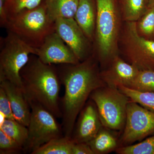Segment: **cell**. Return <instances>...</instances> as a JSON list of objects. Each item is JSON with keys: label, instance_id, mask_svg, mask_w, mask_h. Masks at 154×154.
<instances>
[{"label": "cell", "instance_id": "cell-1", "mask_svg": "<svg viewBox=\"0 0 154 154\" xmlns=\"http://www.w3.org/2000/svg\"><path fill=\"white\" fill-rule=\"evenodd\" d=\"M61 83L65 88L62 100V127L64 136L71 137L77 117L92 92L105 86L94 54L75 64L57 65Z\"/></svg>", "mask_w": 154, "mask_h": 154}, {"label": "cell", "instance_id": "cell-2", "mask_svg": "<svg viewBox=\"0 0 154 154\" xmlns=\"http://www.w3.org/2000/svg\"><path fill=\"white\" fill-rule=\"evenodd\" d=\"M22 91L29 102L41 105L57 118L62 117L59 94L61 83L54 65L42 62L35 54L20 72Z\"/></svg>", "mask_w": 154, "mask_h": 154}, {"label": "cell", "instance_id": "cell-3", "mask_svg": "<svg viewBox=\"0 0 154 154\" xmlns=\"http://www.w3.org/2000/svg\"><path fill=\"white\" fill-rule=\"evenodd\" d=\"M97 6L94 52L101 63H109L117 55L121 12L116 0H96Z\"/></svg>", "mask_w": 154, "mask_h": 154}, {"label": "cell", "instance_id": "cell-4", "mask_svg": "<svg viewBox=\"0 0 154 154\" xmlns=\"http://www.w3.org/2000/svg\"><path fill=\"white\" fill-rule=\"evenodd\" d=\"M5 28L36 49L55 31L54 22L48 15L44 0L36 8L10 17Z\"/></svg>", "mask_w": 154, "mask_h": 154}, {"label": "cell", "instance_id": "cell-5", "mask_svg": "<svg viewBox=\"0 0 154 154\" xmlns=\"http://www.w3.org/2000/svg\"><path fill=\"white\" fill-rule=\"evenodd\" d=\"M0 52V82L7 80L22 90L20 72L37 49L8 31L2 38Z\"/></svg>", "mask_w": 154, "mask_h": 154}, {"label": "cell", "instance_id": "cell-6", "mask_svg": "<svg viewBox=\"0 0 154 154\" xmlns=\"http://www.w3.org/2000/svg\"><path fill=\"white\" fill-rule=\"evenodd\" d=\"M90 98L97 107L104 127L114 131L124 128L127 107L131 101L126 95L118 88L104 86L93 91Z\"/></svg>", "mask_w": 154, "mask_h": 154}, {"label": "cell", "instance_id": "cell-7", "mask_svg": "<svg viewBox=\"0 0 154 154\" xmlns=\"http://www.w3.org/2000/svg\"><path fill=\"white\" fill-rule=\"evenodd\" d=\"M29 103L31 115L28 127V141L23 152L32 154L50 141L64 135L62 125L57 121L56 117L41 105Z\"/></svg>", "mask_w": 154, "mask_h": 154}, {"label": "cell", "instance_id": "cell-8", "mask_svg": "<svg viewBox=\"0 0 154 154\" xmlns=\"http://www.w3.org/2000/svg\"><path fill=\"white\" fill-rule=\"evenodd\" d=\"M120 41L130 63L139 70L154 71V41L141 36L136 22H125Z\"/></svg>", "mask_w": 154, "mask_h": 154}, {"label": "cell", "instance_id": "cell-9", "mask_svg": "<svg viewBox=\"0 0 154 154\" xmlns=\"http://www.w3.org/2000/svg\"><path fill=\"white\" fill-rule=\"evenodd\" d=\"M121 138L124 145L142 140L154 134V113L131 101L128 104L126 121Z\"/></svg>", "mask_w": 154, "mask_h": 154}, {"label": "cell", "instance_id": "cell-10", "mask_svg": "<svg viewBox=\"0 0 154 154\" xmlns=\"http://www.w3.org/2000/svg\"><path fill=\"white\" fill-rule=\"evenodd\" d=\"M55 32L70 48L80 62L94 54V44L74 18L59 19L54 22Z\"/></svg>", "mask_w": 154, "mask_h": 154}, {"label": "cell", "instance_id": "cell-11", "mask_svg": "<svg viewBox=\"0 0 154 154\" xmlns=\"http://www.w3.org/2000/svg\"><path fill=\"white\" fill-rule=\"evenodd\" d=\"M36 55L47 64H75L80 62L72 50L56 32L49 34L37 50Z\"/></svg>", "mask_w": 154, "mask_h": 154}, {"label": "cell", "instance_id": "cell-12", "mask_svg": "<svg viewBox=\"0 0 154 154\" xmlns=\"http://www.w3.org/2000/svg\"><path fill=\"white\" fill-rule=\"evenodd\" d=\"M71 138L75 143H88L103 127L97 107L92 100L87 102L81 110Z\"/></svg>", "mask_w": 154, "mask_h": 154}, {"label": "cell", "instance_id": "cell-13", "mask_svg": "<svg viewBox=\"0 0 154 154\" xmlns=\"http://www.w3.org/2000/svg\"><path fill=\"white\" fill-rule=\"evenodd\" d=\"M109 63L107 69L100 72L104 83L112 88H118L120 86L129 88L139 70L117 54Z\"/></svg>", "mask_w": 154, "mask_h": 154}, {"label": "cell", "instance_id": "cell-14", "mask_svg": "<svg viewBox=\"0 0 154 154\" xmlns=\"http://www.w3.org/2000/svg\"><path fill=\"white\" fill-rule=\"evenodd\" d=\"M11 102L15 119L28 127L31 115L29 102L22 89L7 80L0 82Z\"/></svg>", "mask_w": 154, "mask_h": 154}, {"label": "cell", "instance_id": "cell-15", "mask_svg": "<svg viewBox=\"0 0 154 154\" xmlns=\"http://www.w3.org/2000/svg\"><path fill=\"white\" fill-rule=\"evenodd\" d=\"M97 6L96 0H79L74 19L93 44L95 37Z\"/></svg>", "mask_w": 154, "mask_h": 154}, {"label": "cell", "instance_id": "cell-16", "mask_svg": "<svg viewBox=\"0 0 154 154\" xmlns=\"http://www.w3.org/2000/svg\"><path fill=\"white\" fill-rule=\"evenodd\" d=\"M46 12L53 22L59 19L74 18L79 0H44Z\"/></svg>", "mask_w": 154, "mask_h": 154}, {"label": "cell", "instance_id": "cell-17", "mask_svg": "<svg viewBox=\"0 0 154 154\" xmlns=\"http://www.w3.org/2000/svg\"><path fill=\"white\" fill-rule=\"evenodd\" d=\"M94 154L107 153L116 149L117 142L115 137L102 128L94 138L87 143Z\"/></svg>", "mask_w": 154, "mask_h": 154}, {"label": "cell", "instance_id": "cell-18", "mask_svg": "<svg viewBox=\"0 0 154 154\" xmlns=\"http://www.w3.org/2000/svg\"><path fill=\"white\" fill-rule=\"evenodd\" d=\"M148 8L147 0H121L122 17L125 22H137Z\"/></svg>", "mask_w": 154, "mask_h": 154}, {"label": "cell", "instance_id": "cell-19", "mask_svg": "<svg viewBox=\"0 0 154 154\" xmlns=\"http://www.w3.org/2000/svg\"><path fill=\"white\" fill-rule=\"evenodd\" d=\"M74 143L71 137L57 138L43 145L32 154H72Z\"/></svg>", "mask_w": 154, "mask_h": 154}, {"label": "cell", "instance_id": "cell-20", "mask_svg": "<svg viewBox=\"0 0 154 154\" xmlns=\"http://www.w3.org/2000/svg\"><path fill=\"white\" fill-rule=\"evenodd\" d=\"M0 130L17 141L24 148L28 137L27 126L16 120L7 119L2 126L0 127Z\"/></svg>", "mask_w": 154, "mask_h": 154}, {"label": "cell", "instance_id": "cell-21", "mask_svg": "<svg viewBox=\"0 0 154 154\" xmlns=\"http://www.w3.org/2000/svg\"><path fill=\"white\" fill-rule=\"evenodd\" d=\"M118 89L126 95L131 101L154 113V93L140 92L125 86H120Z\"/></svg>", "mask_w": 154, "mask_h": 154}, {"label": "cell", "instance_id": "cell-22", "mask_svg": "<svg viewBox=\"0 0 154 154\" xmlns=\"http://www.w3.org/2000/svg\"><path fill=\"white\" fill-rule=\"evenodd\" d=\"M129 88L140 92L154 93V71H139Z\"/></svg>", "mask_w": 154, "mask_h": 154}, {"label": "cell", "instance_id": "cell-23", "mask_svg": "<svg viewBox=\"0 0 154 154\" xmlns=\"http://www.w3.org/2000/svg\"><path fill=\"white\" fill-rule=\"evenodd\" d=\"M119 154H154V134L141 142L116 149Z\"/></svg>", "mask_w": 154, "mask_h": 154}, {"label": "cell", "instance_id": "cell-24", "mask_svg": "<svg viewBox=\"0 0 154 154\" xmlns=\"http://www.w3.org/2000/svg\"><path fill=\"white\" fill-rule=\"evenodd\" d=\"M43 0H6L5 10L8 19L25 10L36 8Z\"/></svg>", "mask_w": 154, "mask_h": 154}, {"label": "cell", "instance_id": "cell-25", "mask_svg": "<svg viewBox=\"0 0 154 154\" xmlns=\"http://www.w3.org/2000/svg\"><path fill=\"white\" fill-rule=\"evenodd\" d=\"M136 24L141 36L146 37L154 35V4L148 8Z\"/></svg>", "mask_w": 154, "mask_h": 154}, {"label": "cell", "instance_id": "cell-26", "mask_svg": "<svg viewBox=\"0 0 154 154\" xmlns=\"http://www.w3.org/2000/svg\"><path fill=\"white\" fill-rule=\"evenodd\" d=\"M20 152H23V147L0 130V154H19Z\"/></svg>", "mask_w": 154, "mask_h": 154}, {"label": "cell", "instance_id": "cell-27", "mask_svg": "<svg viewBox=\"0 0 154 154\" xmlns=\"http://www.w3.org/2000/svg\"><path fill=\"white\" fill-rule=\"evenodd\" d=\"M0 112L5 114L7 119L16 120L8 95L1 87H0Z\"/></svg>", "mask_w": 154, "mask_h": 154}, {"label": "cell", "instance_id": "cell-28", "mask_svg": "<svg viewBox=\"0 0 154 154\" xmlns=\"http://www.w3.org/2000/svg\"><path fill=\"white\" fill-rule=\"evenodd\" d=\"M72 154H94L90 146L87 143H74Z\"/></svg>", "mask_w": 154, "mask_h": 154}, {"label": "cell", "instance_id": "cell-29", "mask_svg": "<svg viewBox=\"0 0 154 154\" xmlns=\"http://www.w3.org/2000/svg\"><path fill=\"white\" fill-rule=\"evenodd\" d=\"M6 0H0V25L5 27L8 23V19L5 10Z\"/></svg>", "mask_w": 154, "mask_h": 154}, {"label": "cell", "instance_id": "cell-30", "mask_svg": "<svg viewBox=\"0 0 154 154\" xmlns=\"http://www.w3.org/2000/svg\"><path fill=\"white\" fill-rule=\"evenodd\" d=\"M7 119L6 116L2 112H0V127L2 126Z\"/></svg>", "mask_w": 154, "mask_h": 154}, {"label": "cell", "instance_id": "cell-31", "mask_svg": "<svg viewBox=\"0 0 154 154\" xmlns=\"http://www.w3.org/2000/svg\"><path fill=\"white\" fill-rule=\"evenodd\" d=\"M147 1L148 7H150L154 4V0H147Z\"/></svg>", "mask_w": 154, "mask_h": 154}]
</instances>
